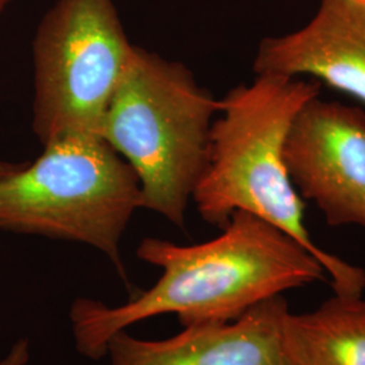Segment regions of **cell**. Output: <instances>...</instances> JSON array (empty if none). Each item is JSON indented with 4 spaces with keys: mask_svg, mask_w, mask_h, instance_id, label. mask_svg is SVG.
Instances as JSON below:
<instances>
[{
    "mask_svg": "<svg viewBox=\"0 0 365 365\" xmlns=\"http://www.w3.org/2000/svg\"><path fill=\"white\" fill-rule=\"evenodd\" d=\"M289 178L330 226L365 227V113L356 106L309 101L284 145Z\"/></svg>",
    "mask_w": 365,
    "mask_h": 365,
    "instance_id": "cell-6",
    "label": "cell"
},
{
    "mask_svg": "<svg viewBox=\"0 0 365 365\" xmlns=\"http://www.w3.org/2000/svg\"><path fill=\"white\" fill-rule=\"evenodd\" d=\"M135 45L114 0H56L33 39V130L42 145L101 135Z\"/></svg>",
    "mask_w": 365,
    "mask_h": 365,
    "instance_id": "cell-5",
    "label": "cell"
},
{
    "mask_svg": "<svg viewBox=\"0 0 365 365\" xmlns=\"http://www.w3.org/2000/svg\"><path fill=\"white\" fill-rule=\"evenodd\" d=\"M282 295L240 318L185 327L167 339H135L118 331L108 341L110 365H286L282 344L288 313Z\"/></svg>",
    "mask_w": 365,
    "mask_h": 365,
    "instance_id": "cell-7",
    "label": "cell"
},
{
    "mask_svg": "<svg viewBox=\"0 0 365 365\" xmlns=\"http://www.w3.org/2000/svg\"><path fill=\"white\" fill-rule=\"evenodd\" d=\"M321 84L261 73L220 101L211 123L209 155L192 200L205 221L223 227L237 211L249 212L291 237L322 264L336 294L361 295L365 271L319 248L304 223V205L289 178L284 145L300 108Z\"/></svg>",
    "mask_w": 365,
    "mask_h": 365,
    "instance_id": "cell-2",
    "label": "cell"
},
{
    "mask_svg": "<svg viewBox=\"0 0 365 365\" xmlns=\"http://www.w3.org/2000/svg\"><path fill=\"white\" fill-rule=\"evenodd\" d=\"M253 69L256 75L310 76L365 105V3L321 0L299 30L261 41Z\"/></svg>",
    "mask_w": 365,
    "mask_h": 365,
    "instance_id": "cell-8",
    "label": "cell"
},
{
    "mask_svg": "<svg viewBox=\"0 0 365 365\" xmlns=\"http://www.w3.org/2000/svg\"><path fill=\"white\" fill-rule=\"evenodd\" d=\"M22 164H13V163H7L0 160V179L13 173L14 170H18Z\"/></svg>",
    "mask_w": 365,
    "mask_h": 365,
    "instance_id": "cell-11",
    "label": "cell"
},
{
    "mask_svg": "<svg viewBox=\"0 0 365 365\" xmlns=\"http://www.w3.org/2000/svg\"><path fill=\"white\" fill-rule=\"evenodd\" d=\"M138 209L137 175L99 135L51 141L33 164L0 179V229L90 245L122 277L119 244Z\"/></svg>",
    "mask_w": 365,
    "mask_h": 365,
    "instance_id": "cell-4",
    "label": "cell"
},
{
    "mask_svg": "<svg viewBox=\"0 0 365 365\" xmlns=\"http://www.w3.org/2000/svg\"><path fill=\"white\" fill-rule=\"evenodd\" d=\"M218 111L220 101L187 66L134 48L101 135L137 175L141 209L184 226Z\"/></svg>",
    "mask_w": 365,
    "mask_h": 365,
    "instance_id": "cell-3",
    "label": "cell"
},
{
    "mask_svg": "<svg viewBox=\"0 0 365 365\" xmlns=\"http://www.w3.org/2000/svg\"><path fill=\"white\" fill-rule=\"evenodd\" d=\"M137 257L161 268L153 287L114 307L88 298L72 303L69 318L81 356L102 359L118 331L163 314H175L182 327L235 321L261 302L327 274L295 240L244 211L235 212L207 242L144 238Z\"/></svg>",
    "mask_w": 365,
    "mask_h": 365,
    "instance_id": "cell-1",
    "label": "cell"
},
{
    "mask_svg": "<svg viewBox=\"0 0 365 365\" xmlns=\"http://www.w3.org/2000/svg\"><path fill=\"white\" fill-rule=\"evenodd\" d=\"M282 344L286 365H365V300L334 292L312 313L288 312Z\"/></svg>",
    "mask_w": 365,
    "mask_h": 365,
    "instance_id": "cell-9",
    "label": "cell"
},
{
    "mask_svg": "<svg viewBox=\"0 0 365 365\" xmlns=\"http://www.w3.org/2000/svg\"><path fill=\"white\" fill-rule=\"evenodd\" d=\"M30 360V344L27 339H19L14 344L10 352L0 360V365H26Z\"/></svg>",
    "mask_w": 365,
    "mask_h": 365,
    "instance_id": "cell-10",
    "label": "cell"
},
{
    "mask_svg": "<svg viewBox=\"0 0 365 365\" xmlns=\"http://www.w3.org/2000/svg\"><path fill=\"white\" fill-rule=\"evenodd\" d=\"M357 1H361V3H365V0H357Z\"/></svg>",
    "mask_w": 365,
    "mask_h": 365,
    "instance_id": "cell-13",
    "label": "cell"
},
{
    "mask_svg": "<svg viewBox=\"0 0 365 365\" xmlns=\"http://www.w3.org/2000/svg\"><path fill=\"white\" fill-rule=\"evenodd\" d=\"M11 1H13V0H0V15L9 7V4H10Z\"/></svg>",
    "mask_w": 365,
    "mask_h": 365,
    "instance_id": "cell-12",
    "label": "cell"
}]
</instances>
